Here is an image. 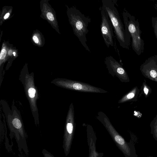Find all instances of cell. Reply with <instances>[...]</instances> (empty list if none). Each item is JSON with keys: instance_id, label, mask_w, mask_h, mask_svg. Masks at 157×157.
Wrapping results in <instances>:
<instances>
[{"instance_id": "6da1fadb", "label": "cell", "mask_w": 157, "mask_h": 157, "mask_svg": "<svg viewBox=\"0 0 157 157\" xmlns=\"http://www.w3.org/2000/svg\"><path fill=\"white\" fill-rule=\"evenodd\" d=\"M117 1L102 0V7L109 16L113 28L117 39L121 47L128 49L131 44V36L126 26L124 25L115 6Z\"/></svg>"}, {"instance_id": "7a4b0ae2", "label": "cell", "mask_w": 157, "mask_h": 157, "mask_svg": "<svg viewBox=\"0 0 157 157\" xmlns=\"http://www.w3.org/2000/svg\"><path fill=\"white\" fill-rule=\"evenodd\" d=\"M10 114L8 113L6 120L10 133L9 136L12 140L14 137L19 151H23L26 155L29 152L27 144L28 136L19 111L13 105Z\"/></svg>"}, {"instance_id": "3957f363", "label": "cell", "mask_w": 157, "mask_h": 157, "mask_svg": "<svg viewBox=\"0 0 157 157\" xmlns=\"http://www.w3.org/2000/svg\"><path fill=\"white\" fill-rule=\"evenodd\" d=\"M19 79L23 86L25 95L28 101L35 124L39 125V118L37 101L39 98V92L36 86L33 73H29L28 70H22Z\"/></svg>"}, {"instance_id": "277c9868", "label": "cell", "mask_w": 157, "mask_h": 157, "mask_svg": "<svg viewBox=\"0 0 157 157\" xmlns=\"http://www.w3.org/2000/svg\"><path fill=\"white\" fill-rule=\"evenodd\" d=\"M67 13L74 34L86 50L90 52L86 43V35L89 32L87 27L89 23L91 21L90 19L86 16L75 7L68 8Z\"/></svg>"}, {"instance_id": "5b68a950", "label": "cell", "mask_w": 157, "mask_h": 157, "mask_svg": "<svg viewBox=\"0 0 157 157\" xmlns=\"http://www.w3.org/2000/svg\"><path fill=\"white\" fill-rule=\"evenodd\" d=\"M122 16L124 25L127 28L131 36L132 50L140 56L144 52V43L141 37L142 32L138 20L125 9Z\"/></svg>"}, {"instance_id": "8992f818", "label": "cell", "mask_w": 157, "mask_h": 157, "mask_svg": "<svg viewBox=\"0 0 157 157\" xmlns=\"http://www.w3.org/2000/svg\"><path fill=\"white\" fill-rule=\"evenodd\" d=\"M101 15V30L104 42L108 48L113 46L114 35L113 26L108 14L102 7L100 8Z\"/></svg>"}, {"instance_id": "52a82bcc", "label": "cell", "mask_w": 157, "mask_h": 157, "mask_svg": "<svg viewBox=\"0 0 157 157\" xmlns=\"http://www.w3.org/2000/svg\"><path fill=\"white\" fill-rule=\"evenodd\" d=\"M140 70L145 77L157 82V55L146 59L140 65Z\"/></svg>"}, {"instance_id": "ba28073f", "label": "cell", "mask_w": 157, "mask_h": 157, "mask_svg": "<svg viewBox=\"0 0 157 157\" xmlns=\"http://www.w3.org/2000/svg\"><path fill=\"white\" fill-rule=\"evenodd\" d=\"M51 83L56 86L66 88L77 90H83L92 91L89 87L78 83L74 82L71 81L61 78H56L52 80Z\"/></svg>"}, {"instance_id": "9c48e42d", "label": "cell", "mask_w": 157, "mask_h": 157, "mask_svg": "<svg viewBox=\"0 0 157 157\" xmlns=\"http://www.w3.org/2000/svg\"><path fill=\"white\" fill-rule=\"evenodd\" d=\"M139 92L140 90L138 87H135L124 98L123 101L132 100L134 101H136L138 100V96Z\"/></svg>"}, {"instance_id": "30bf717a", "label": "cell", "mask_w": 157, "mask_h": 157, "mask_svg": "<svg viewBox=\"0 0 157 157\" xmlns=\"http://www.w3.org/2000/svg\"><path fill=\"white\" fill-rule=\"evenodd\" d=\"M145 80H144L141 86L140 94H142L145 98L148 97L152 92V90L151 87L146 83Z\"/></svg>"}, {"instance_id": "8fae6325", "label": "cell", "mask_w": 157, "mask_h": 157, "mask_svg": "<svg viewBox=\"0 0 157 157\" xmlns=\"http://www.w3.org/2000/svg\"><path fill=\"white\" fill-rule=\"evenodd\" d=\"M151 21L154 33L157 40V17H152Z\"/></svg>"}, {"instance_id": "7c38bea8", "label": "cell", "mask_w": 157, "mask_h": 157, "mask_svg": "<svg viewBox=\"0 0 157 157\" xmlns=\"http://www.w3.org/2000/svg\"><path fill=\"white\" fill-rule=\"evenodd\" d=\"M114 139L116 142L119 144L123 145L124 144L125 142L124 140L120 136L116 135L114 137Z\"/></svg>"}, {"instance_id": "4fadbf2b", "label": "cell", "mask_w": 157, "mask_h": 157, "mask_svg": "<svg viewBox=\"0 0 157 157\" xmlns=\"http://www.w3.org/2000/svg\"><path fill=\"white\" fill-rule=\"evenodd\" d=\"M42 153L44 157H55L52 154L45 149H43L42 150Z\"/></svg>"}, {"instance_id": "5bb4252c", "label": "cell", "mask_w": 157, "mask_h": 157, "mask_svg": "<svg viewBox=\"0 0 157 157\" xmlns=\"http://www.w3.org/2000/svg\"><path fill=\"white\" fill-rule=\"evenodd\" d=\"M6 54V51L5 48H2L1 52L0 59L1 60H3L5 58Z\"/></svg>"}, {"instance_id": "9a60e30c", "label": "cell", "mask_w": 157, "mask_h": 157, "mask_svg": "<svg viewBox=\"0 0 157 157\" xmlns=\"http://www.w3.org/2000/svg\"><path fill=\"white\" fill-rule=\"evenodd\" d=\"M47 17L48 19L51 21H53L54 20L53 15L51 13L48 12L47 14Z\"/></svg>"}, {"instance_id": "2e32d148", "label": "cell", "mask_w": 157, "mask_h": 157, "mask_svg": "<svg viewBox=\"0 0 157 157\" xmlns=\"http://www.w3.org/2000/svg\"><path fill=\"white\" fill-rule=\"evenodd\" d=\"M33 41L36 44H37L39 42V39L36 36H34L33 37Z\"/></svg>"}, {"instance_id": "e0dca14e", "label": "cell", "mask_w": 157, "mask_h": 157, "mask_svg": "<svg viewBox=\"0 0 157 157\" xmlns=\"http://www.w3.org/2000/svg\"><path fill=\"white\" fill-rule=\"evenodd\" d=\"M10 13H7L5 15L4 17V19H7L9 16H10Z\"/></svg>"}, {"instance_id": "ac0fdd59", "label": "cell", "mask_w": 157, "mask_h": 157, "mask_svg": "<svg viewBox=\"0 0 157 157\" xmlns=\"http://www.w3.org/2000/svg\"><path fill=\"white\" fill-rule=\"evenodd\" d=\"M154 8L157 12V3L155 4Z\"/></svg>"}, {"instance_id": "d6986e66", "label": "cell", "mask_w": 157, "mask_h": 157, "mask_svg": "<svg viewBox=\"0 0 157 157\" xmlns=\"http://www.w3.org/2000/svg\"><path fill=\"white\" fill-rule=\"evenodd\" d=\"M13 54L14 56H15V52H13Z\"/></svg>"}]
</instances>
